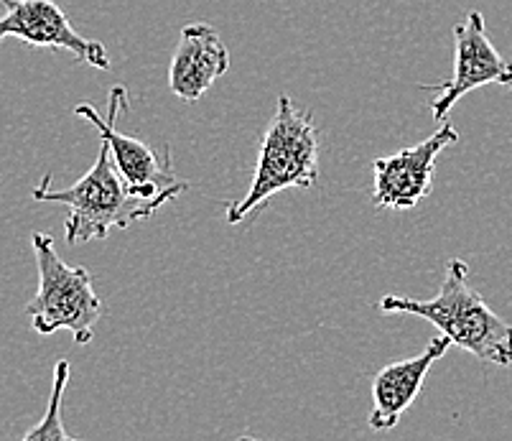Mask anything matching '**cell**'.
I'll list each match as a JSON object with an SVG mask.
<instances>
[{"label":"cell","mask_w":512,"mask_h":441,"mask_svg":"<svg viewBox=\"0 0 512 441\" xmlns=\"http://www.w3.org/2000/svg\"><path fill=\"white\" fill-rule=\"evenodd\" d=\"M34 255L39 268V291L26 306V317L41 337L67 329L77 345L95 337L102 317V301L92 286V273L82 266H69L59 258L54 240L46 232H34Z\"/></svg>","instance_id":"277c9868"},{"label":"cell","mask_w":512,"mask_h":441,"mask_svg":"<svg viewBox=\"0 0 512 441\" xmlns=\"http://www.w3.org/2000/svg\"><path fill=\"white\" fill-rule=\"evenodd\" d=\"M31 197L36 202H54L69 207L64 235L69 245L102 240L110 230H125L133 222L148 220L161 204L141 197L130 189L113 161L110 146L102 141L97 161L77 184L69 189H51V174L41 179Z\"/></svg>","instance_id":"3957f363"},{"label":"cell","mask_w":512,"mask_h":441,"mask_svg":"<svg viewBox=\"0 0 512 441\" xmlns=\"http://www.w3.org/2000/svg\"><path fill=\"white\" fill-rule=\"evenodd\" d=\"M69 373H72L69 360H59L57 368H54V388H51L49 408H46L44 419H41L34 429L23 434V439L26 441L74 439V436L62 426V398H64V388H67L69 383Z\"/></svg>","instance_id":"8fae6325"},{"label":"cell","mask_w":512,"mask_h":441,"mask_svg":"<svg viewBox=\"0 0 512 441\" xmlns=\"http://www.w3.org/2000/svg\"><path fill=\"white\" fill-rule=\"evenodd\" d=\"M230 51L207 23L184 26L169 67V87L176 97L197 102L230 72Z\"/></svg>","instance_id":"30bf717a"},{"label":"cell","mask_w":512,"mask_h":441,"mask_svg":"<svg viewBox=\"0 0 512 441\" xmlns=\"http://www.w3.org/2000/svg\"><path fill=\"white\" fill-rule=\"evenodd\" d=\"M484 85L512 87V62L505 59L484 29L479 11H469L462 23L454 26V72L446 82L421 85V90L436 92L431 113L436 120L449 118L456 102Z\"/></svg>","instance_id":"8992f818"},{"label":"cell","mask_w":512,"mask_h":441,"mask_svg":"<svg viewBox=\"0 0 512 441\" xmlns=\"http://www.w3.org/2000/svg\"><path fill=\"white\" fill-rule=\"evenodd\" d=\"M377 309L388 314H416L449 337L451 345L472 352L477 360L500 368L512 365V324L484 304L482 294L469 283V266L459 258L446 263L444 281L434 299L383 296Z\"/></svg>","instance_id":"6da1fadb"},{"label":"cell","mask_w":512,"mask_h":441,"mask_svg":"<svg viewBox=\"0 0 512 441\" xmlns=\"http://www.w3.org/2000/svg\"><path fill=\"white\" fill-rule=\"evenodd\" d=\"M451 347L449 337H436L428 342L426 350L408 360H395L385 365L372 380V408L367 424L372 431H390L398 426L403 413L413 406L426 380L428 370L434 368L436 360L446 355Z\"/></svg>","instance_id":"9c48e42d"},{"label":"cell","mask_w":512,"mask_h":441,"mask_svg":"<svg viewBox=\"0 0 512 441\" xmlns=\"http://www.w3.org/2000/svg\"><path fill=\"white\" fill-rule=\"evenodd\" d=\"M319 181V131L306 110L288 95L278 97L276 115L260 143L258 166L248 194L227 207V222L255 217L283 189L316 187Z\"/></svg>","instance_id":"7a4b0ae2"},{"label":"cell","mask_w":512,"mask_h":441,"mask_svg":"<svg viewBox=\"0 0 512 441\" xmlns=\"http://www.w3.org/2000/svg\"><path fill=\"white\" fill-rule=\"evenodd\" d=\"M0 41L21 39L31 46H46L72 54L77 62L95 69H110V54L100 41L79 34L67 13L54 0H3Z\"/></svg>","instance_id":"ba28073f"},{"label":"cell","mask_w":512,"mask_h":441,"mask_svg":"<svg viewBox=\"0 0 512 441\" xmlns=\"http://www.w3.org/2000/svg\"><path fill=\"white\" fill-rule=\"evenodd\" d=\"M456 141H459V131L451 123H444L426 141L372 161V171H375L372 204L388 207V210H413L434 187L436 156Z\"/></svg>","instance_id":"52a82bcc"},{"label":"cell","mask_w":512,"mask_h":441,"mask_svg":"<svg viewBox=\"0 0 512 441\" xmlns=\"http://www.w3.org/2000/svg\"><path fill=\"white\" fill-rule=\"evenodd\" d=\"M125 108H128L125 87L115 85L110 95H107V115L97 113V108L90 105V102L77 105L74 115L95 125L102 141L110 146L115 166H118L120 176L130 184V189L164 207L166 202L186 192V181L176 176L169 146H164L161 153H156L151 146L138 141V138L125 136V133L118 131V118Z\"/></svg>","instance_id":"5b68a950"}]
</instances>
